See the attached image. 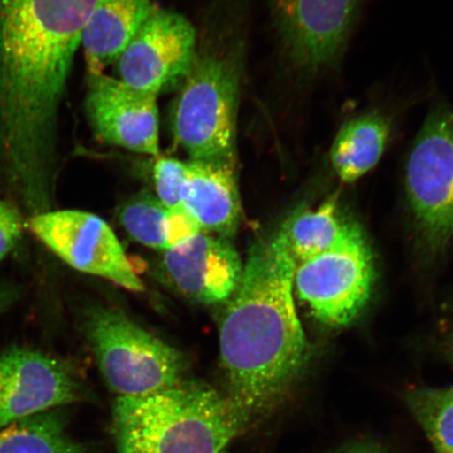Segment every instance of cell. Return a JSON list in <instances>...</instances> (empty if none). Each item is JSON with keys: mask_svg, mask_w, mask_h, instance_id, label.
I'll list each match as a JSON object with an SVG mask.
<instances>
[{"mask_svg": "<svg viewBox=\"0 0 453 453\" xmlns=\"http://www.w3.org/2000/svg\"><path fill=\"white\" fill-rule=\"evenodd\" d=\"M97 0H0V177L35 213L52 201L59 111Z\"/></svg>", "mask_w": 453, "mask_h": 453, "instance_id": "1", "label": "cell"}, {"mask_svg": "<svg viewBox=\"0 0 453 453\" xmlns=\"http://www.w3.org/2000/svg\"><path fill=\"white\" fill-rule=\"evenodd\" d=\"M296 264L280 230L255 242L219 326L224 393L252 429L293 399L311 365L294 303Z\"/></svg>", "mask_w": 453, "mask_h": 453, "instance_id": "2", "label": "cell"}, {"mask_svg": "<svg viewBox=\"0 0 453 453\" xmlns=\"http://www.w3.org/2000/svg\"><path fill=\"white\" fill-rule=\"evenodd\" d=\"M111 432L117 453H224L248 428L224 393L185 380L149 395L118 396Z\"/></svg>", "mask_w": 453, "mask_h": 453, "instance_id": "3", "label": "cell"}, {"mask_svg": "<svg viewBox=\"0 0 453 453\" xmlns=\"http://www.w3.org/2000/svg\"><path fill=\"white\" fill-rule=\"evenodd\" d=\"M84 332L99 370L118 396H139L175 387L186 380L188 362L113 308L89 311Z\"/></svg>", "mask_w": 453, "mask_h": 453, "instance_id": "4", "label": "cell"}, {"mask_svg": "<svg viewBox=\"0 0 453 453\" xmlns=\"http://www.w3.org/2000/svg\"><path fill=\"white\" fill-rule=\"evenodd\" d=\"M239 96V73L232 62L196 57L174 102V144L192 161L236 164Z\"/></svg>", "mask_w": 453, "mask_h": 453, "instance_id": "5", "label": "cell"}, {"mask_svg": "<svg viewBox=\"0 0 453 453\" xmlns=\"http://www.w3.org/2000/svg\"><path fill=\"white\" fill-rule=\"evenodd\" d=\"M365 0H269L281 54L294 78L313 88L342 65Z\"/></svg>", "mask_w": 453, "mask_h": 453, "instance_id": "6", "label": "cell"}, {"mask_svg": "<svg viewBox=\"0 0 453 453\" xmlns=\"http://www.w3.org/2000/svg\"><path fill=\"white\" fill-rule=\"evenodd\" d=\"M405 158L404 187L418 234L430 250L453 237V107L430 105Z\"/></svg>", "mask_w": 453, "mask_h": 453, "instance_id": "7", "label": "cell"}, {"mask_svg": "<svg viewBox=\"0 0 453 453\" xmlns=\"http://www.w3.org/2000/svg\"><path fill=\"white\" fill-rule=\"evenodd\" d=\"M375 274L370 245L354 224L331 250L297 265L294 288L317 320L342 327L365 308Z\"/></svg>", "mask_w": 453, "mask_h": 453, "instance_id": "8", "label": "cell"}, {"mask_svg": "<svg viewBox=\"0 0 453 453\" xmlns=\"http://www.w3.org/2000/svg\"><path fill=\"white\" fill-rule=\"evenodd\" d=\"M57 257L83 273L102 277L128 291H144L115 232L97 215L81 211H44L28 222Z\"/></svg>", "mask_w": 453, "mask_h": 453, "instance_id": "9", "label": "cell"}, {"mask_svg": "<svg viewBox=\"0 0 453 453\" xmlns=\"http://www.w3.org/2000/svg\"><path fill=\"white\" fill-rule=\"evenodd\" d=\"M196 45L186 17L156 7L116 61L117 78L158 97L183 84L196 59Z\"/></svg>", "mask_w": 453, "mask_h": 453, "instance_id": "10", "label": "cell"}, {"mask_svg": "<svg viewBox=\"0 0 453 453\" xmlns=\"http://www.w3.org/2000/svg\"><path fill=\"white\" fill-rule=\"evenodd\" d=\"M90 400L65 365L28 349L0 355V429L43 411Z\"/></svg>", "mask_w": 453, "mask_h": 453, "instance_id": "11", "label": "cell"}, {"mask_svg": "<svg viewBox=\"0 0 453 453\" xmlns=\"http://www.w3.org/2000/svg\"><path fill=\"white\" fill-rule=\"evenodd\" d=\"M84 106L99 143L141 155L161 156L157 96L141 92L105 73L88 75Z\"/></svg>", "mask_w": 453, "mask_h": 453, "instance_id": "12", "label": "cell"}, {"mask_svg": "<svg viewBox=\"0 0 453 453\" xmlns=\"http://www.w3.org/2000/svg\"><path fill=\"white\" fill-rule=\"evenodd\" d=\"M161 269L170 286L202 304L226 303L242 280L243 264L222 236L198 234L164 252Z\"/></svg>", "mask_w": 453, "mask_h": 453, "instance_id": "13", "label": "cell"}, {"mask_svg": "<svg viewBox=\"0 0 453 453\" xmlns=\"http://www.w3.org/2000/svg\"><path fill=\"white\" fill-rule=\"evenodd\" d=\"M236 164L203 161L186 162L180 192L182 206L203 231L219 236H234L242 219Z\"/></svg>", "mask_w": 453, "mask_h": 453, "instance_id": "14", "label": "cell"}, {"mask_svg": "<svg viewBox=\"0 0 453 453\" xmlns=\"http://www.w3.org/2000/svg\"><path fill=\"white\" fill-rule=\"evenodd\" d=\"M395 119L383 105L365 107L345 119L327 151L328 166L340 182L354 184L378 165L393 140Z\"/></svg>", "mask_w": 453, "mask_h": 453, "instance_id": "15", "label": "cell"}, {"mask_svg": "<svg viewBox=\"0 0 453 453\" xmlns=\"http://www.w3.org/2000/svg\"><path fill=\"white\" fill-rule=\"evenodd\" d=\"M156 7L152 0H97L81 39L88 75L115 65Z\"/></svg>", "mask_w": 453, "mask_h": 453, "instance_id": "16", "label": "cell"}, {"mask_svg": "<svg viewBox=\"0 0 453 453\" xmlns=\"http://www.w3.org/2000/svg\"><path fill=\"white\" fill-rule=\"evenodd\" d=\"M338 196L333 195L316 209H303L280 229L288 253L298 265L324 254L349 234L354 223L339 212Z\"/></svg>", "mask_w": 453, "mask_h": 453, "instance_id": "17", "label": "cell"}, {"mask_svg": "<svg viewBox=\"0 0 453 453\" xmlns=\"http://www.w3.org/2000/svg\"><path fill=\"white\" fill-rule=\"evenodd\" d=\"M0 453H93L73 437L61 409L20 418L0 429Z\"/></svg>", "mask_w": 453, "mask_h": 453, "instance_id": "18", "label": "cell"}, {"mask_svg": "<svg viewBox=\"0 0 453 453\" xmlns=\"http://www.w3.org/2000/svg\"><path fill=\"white\" fill-rule=\"evenodd\" d=\"M405 404L434 453H453V384L410 389L405 394Z\"/></svg>", "mask_w": 453, "mask_h": 453, "instance_id": "19", "label": "cell"}, {"mask_svg": "<svg viewBox=\"0 0 453 453\" xmlns=\"http://www.w3.org/2000/svg\"><path fill=\"white\" fill-rule=\"evenodd\" d=\"M119 222L135 242L157 250L170 249V209L157 196L141 192L119 211Z\"/></svg>", "mask_w": 453, "mask_h": 453, "instance_id": "20", "label": "cell"}, {"mask_svg": "<svg viewBox=\"0 0 453 453\" xmlns=\"http://www.w3.org/2000/svg\"><path fill=\"white\" fill-rule=\"evenodd\" d=\"M186 162L169 157H157L154 165L157 197L168 209L183 208L180 192L185 179Z\"/></svg>", "mask_w": 453, "mask_h": 453, "instance_id": "21", "label": "cell"}, {"mask_svg": "<svg viewBox=\"0 0 453 453\" xmlns=\"http://www.w3.org/2000/svg\"><path fill=\"white\" fill-rule=\"evenodd\" d=\"M21 234L20 222L0 219V262L12 251Z\"/></svg>", "mask_w": 453, "mask_h": 453, "instance_id": "22", "label": "cell"}, {"mask_svg": "<svg viewBox=\"0 0 453 453\" xmlns=\"http://www.w3.org/2000/svg\"><path fill=\"white\" fill-rule=\"evenodd\" d=\"M330 453H390L387 447L376 440L368 438L344 441Z\"/></svg>", "mask_w": 453, "mask_h": 453, "instance_id": "23", "label": "cell"}, {"mask_svg": "<svg viewBox=\"0 0 453 453\" xmlns=\"http://www.w3.org/2000/svg\"><path fill=\"white\" fill-rule=\"evenodd\" d=\"M19 293L17 288L11 286H0V313L7 311L12 305Z\"/></svg>", "mask_w": 453, "mask_h": 453, "instance_id": "24", "label": "cell"}, {"mask_svg": "<svg viewBox=\"0 0 453 453\" xmlns=\"http://www.w3.org/2000/svg\"><path fill=\"white\" fill-rule=\"evenodd\" d=\"M0 219L11 220V222H20L19 212L8 205L7 203L4 202L2 198H0Z\"/></svg>", "mask_w": 453, "mask_h": 453, "instance_id": "25", "label": "cell"}]
</instances>
